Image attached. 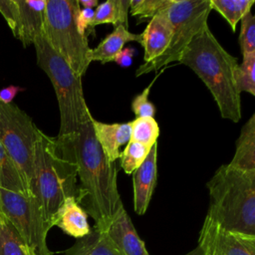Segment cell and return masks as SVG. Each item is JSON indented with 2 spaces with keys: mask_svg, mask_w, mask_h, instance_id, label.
Returning <instances> with one entry per match:
<instances>
[{
  "mask_svg": "<svg viewBox=\"0 0 255 255\" xmlns=\"http://www.w3.org/2000/svg\"><path fill=\"white\" fill-rule=\"evenodd\" d=\"M157 178V142L154 143L142 164L132 173L133 209L143 215L149 205Z\"/></svg>",
  "mask_w": 255,
  "mask_h": 255,
  "instance_id": "cell-13",
  "label": "cell"
},
{
  "mask_svg": "<svg viewBox=\"0 0 255 255\" xmlns=\"http://www.w3.org/2000/svg\"><path fill=\"white\" fill-rule=\"evenodd\" d=\"M93 130L97 141L102 147L108 160L116 162L121 157V146L130 139V124L115 123L106 124L92 119Z\"/></svg>",
  "mask_w": 255,
  "mask_h": 255,
  "instance_id": "cell-15",
  "label": "cell"
},
{
  "mask_svg": "<svg viewBox=\"0 0 255 255\" xmlns=\"http://www.w3.org/2000/svg\"><path fill=\"white\" fill-rule=\"evenodd\" d=\"M0 221H4V219H3L2 216H1V214H0Z\"/></svg>",
  "mask_w": 255,
  "mask_h": 255,
  "instance_id": "cell-36",
  "label": "cell"
},
{
  "mask_svg": "<svg viewBox=\"0 0 255 255\" xmlns=\"http://www.w3.org/2000/svg\"><path fill=\"white\" fill-rule=\"evenodd\" d=\"M24 90H25L24 88L19 86H14V85H10L6 88H3L2 90H0V102L4 104H12L15 96L19 92Z\"/></svg>",
  "mask_w": 255,
  "mask_h": 255,
  "instance_id": "cell-32",
  "label": "cell"
},
{
  "mask_svg": "<svg viewBox=\"0 0 255 255\" xmlns=\"http://www.w3.org/2000/svg\"><path fill=\"white\" fill-rule=\"evenodd\" d=\"M39 130L31 117L16 105L0 102V141L16 164L30 193Z\"/></svg>",
  "mask_w": 255,
  "mask_h": 255,
  "instance_id": "cell-8",
  "label": "cell"
},
{
  "mask_svg": "<svg viewBox=\"0 0 255 255\" xmlns=\"http://www.w3.org/2000/svg\"><path fill=\"white\" fill-rule=\"evenodd\" d=\"M95 10L81 8L76 15V25L79 33L83 36H86V30L89 29L91 21L94 17Z\"/></svg>",
  "mask_w": 255,
  "mask_h": 255,
  "instance_id": "cell-30",
  "label": "cell"
},
{
  "mask_svg": "<svg viewBox=\"0 0 255 255\" xmlns=\"http://www.w3.org/2000/svg\"><path fill=\"white\" fill-rule=\"evenodd\" d=\"M0 255H30V248L5 219L0 227Z\"/></svg>",
  "mask_w": 255,
  "mask_h": 255,
  "instance_id": "cell-24",
  "label": "cell"
},
{
  "mask_svg": "<svg viewBox=\"0 0 255 255\" xmlns=\"http://www.w3.org/2000/svg\"><path fill=\"white\" fill-rule=\"evenodd\" d=\"M158 76V75H157ZM157 76L153 79V81L139 94L135 95L131 101V111L136 116V118H153L155 114L154 105L148 100L150 89L155 82Z\"/></svg>",
  "mask_w": 255,
  "mask_h": 255,
  "instance_id": "cell-29",
  "label": "cell"
},
{
  "mask_svg": "<svg viewBox=\"0 0 255 255\" xmlns=\"http://www.w3.org/2000/svg\"><path fill=\"white\" fill-rule=\"evenodd\" d=\"M178 63L190 68L204 83L222 119L233 123L241 120V94L235 84L238 61L218 42L208 24L194 36Z\"/></svg>",
  "mask_w": 255,
  "mask_h": 255,
  "instance_id": "cell-2",
  "label": "cell"
},
{
  "mask_svg": "<svg viewBox=\"0 0 255 255\" xmlns=\"http://www.w3.org/2000/svg\"><path fill=\"white\" fill-rule=\"evenodd\" d=\"M135 54V50L132 47L124 48L115 58L114 62L122 68L130 67L132 64V58Z\"/></svg>",
  "mask_w": 255,
  "mask_h": 255,
  "instance_id": "cell-31",
  "label": "cell"
},
{
  "mask_svg": "<svg viewBox=\"0 0 255 255\" xmlns=\"http://www.w3.org/2000/svg\"><path fill=\"white\" fill-rule=\"evenodd\" d=\"M103 233L116 255H149L125 207Z\"/></svg>",
  "mask_w": 255,
  "mask_h": 255,
  "instance_id": "cell-12",
  "label": "cell"
},
{
  "mask_svg": "<svg viewBox=\"0 0 255 255\" xmlns=\"http://www.w3.org/2000/svg\"><path fill=\"white\" fill-rule=\"evenodd\" d=\"M54 226L76 239L83 238L92 231L88 215L75 197H67L63 201L55 215Z\"/></svg>",
  "mask_w": 255,
  "mask_h": 255,
  "instance_id": "cell-16",
  "label": "cell"
},
{
  "mask_svg": "<svg viewBox=\"0 0 255 255\" xmlns=\"http://www.w3.org/2000/svg\"><path fill=\"white\" fill-rule=\"evenodd\" d=\"M206 216L222 228L255 236V170L220 165L206 182Z\"/></svg>",
  "mask_w": 255,
  "mask_h": 255,
  "instance_id": "cell-4",
  "label": "cell"
},
{
  "mask_svg": "<svg viewBox=\"0 0 255 255\" xmlns=\"http://www.w3.org/2000/svg\"><path fill=\"white\" fill-rule=\"evenodd\" d=\"M227 164L241 170H255V114L242 127L236 140L235 153Z\"/></svg>",
  "mask_w": 255,
  "mask_h": 255,
  "instance_id": "cell-18",
  "label": "cell"
},
{
  "mask_svg": "<svg viewBox=\"0 0 255 255\" xmlns=\"http://www.w3.org/2000/svg\"><path fill=\"white\" fill-rule=\"evenodd\" d=\"M130 124V141L151 147L157 142L160 129L154 118H135Z\"/></svg>",
  "mask_w": 255,
  "mask_h": 255,
  "instance_id": "cell-23",
  "label": "cell"
},
{
  "mask_svg": "<svg viewBox=\"0 0 255 255\" xmlns=\"http://www.w3.org/2000/svg\"><path fill=\"white\" fill-rule=\"evenodd\" d=\"M197 246L204 255H255V236L226 230L205 216Z\"/></svg>",
  "mask_w": 255,
  "mask_h": 255,
  "instance_id": "cell-11",
  "label": "cell"
},
{
  "mask_svg": "<svg viewBox=\"0 0 255 255\" xmlns=\"http://www.w3.org/2000/svg\"><path fill=\"white\" fill-rule=\"evenodd\" d=\"M92 119L71 134L59 136L68 143L80 179L76 200L95 221L94 228L105 230L124 208L118 189V167L105 155L96 139Z\"/></svg>",
  "mask_w": 255,
  "mask_h": 255,
  "instance_id": "cell-1",
  "label": "cell"
},
{
  "mask_svg": "<svg viewBox=\"0 0 255 255\" xmlns=\"http://www.w3.org/2000/svg\"><path fill=\"white\" fill-rule=\"evenodd\" d=\"M30 255H38V254H36L34 251H32V250L30 249Z\"/></svg>",
  "mask_w": 255,
  "mask_h": 255,
  "instance_id": "cell-35",
  "label": "cell"
},
{
  "mask_svg": "<svg viewBox=\"0 0 255 255\" xmlns=\"http://www.w3.org/2000/svg\"><path fill=\"white\" fill-rule=\"evenodd\" d=\"M237 90L255 96V53L242 55V62L235 71Z\"/></svg>",
  "mask_w": 255,
  "mask_h": 255,
  "instance_id": "cell-25",
  "label": "cell"
},
{
  "mask_svg": "<svg viewBox=\"0 0 255 255\" xmlns=\"http://www.w3.org/2000/svg\"><path fill=\"white\" fill-rule=\"evenodd\" d=\"M77 164L65 139L39 130L34 151L32 195L38 201L48 226L67 197L77 194Z\"/></svg>",
  "mask_w": 255,
  "mask_h": 255,
  "instance_id": "cell-3",
  "label": "cell"
},
{
  "mask_svg": "<svg viewBox=\"0 0 255 255\" xmlns=\"http://www.w3.org/2000/svg\"><path fill=\"white\" fill-rule=\"evenodd\" d=\"M211 9L217 11L229 24L232 32H235L239 21L251 11L254 0H209Z\"/></svg>",
  "mask_w": 255,
  "mask_h": 255,
  "instance_id": "cell-22",
  "label": "cell"
},
{
  "mask_svg": "<svg viewBox=\"0 0 255 255\" xmlns=\"http://www.w3.org/2000/svg\"><path fill=\"white\" fill-rule=\"evenodd\" d=\"M33 45L37 64L51 80L58 101L61 122L58 135L71 134L93 117L84 98L82 78L51 48L43 35Z\"/></svg>",
  "mask_w": 255,
  "mask_h": 255,
  "instance_id": "cell-5",
  "label": "cell"
},
{
  "mask_svg": "<svg viewBox=\"0 0 255 255\" xmlns=\"http://www.w3.org/2000/svg\"><path fill=\"white\" fill-rule=\"evenodd\" d=\"M171 2L172 0H129V12L139 20H150L166 9Z\"/></svg>",
  "mask_w": 255,
  "mask_h": 255,
  "instance_id": "cell-27",
  "label": "cell"
},
{
  "mask_svg": "<svg viewBox=\"0 0 255 255\" xmlns=\"http://www.w3.org/2000/svg\"><path fill=\"white\" fill-rule=\"evenodd\" d=\"M184 255H204V253H203L202 250L197 246L196 248H194L193 250L189 251L188 253H186V254H184Z\"/></svg>",
  "mask_w": 255,
  "mask_h": 255,
  "instance_id": "cell-34",
  "label": "cell"
},
{
  "mask_svg": "<svg viewBox=\"0 0 255 255\" xmlns=\"http://www.w3.org/2000/svg\"><path fill=\"white\" fill-rule=\"evenodd\" d=\"M47 0H0V13L24 48L43 35Z\"/></svg>",
  "mask_w": 255,
  "mask_h": 255,
  "instance_id": "cell-10",
  "label": "cell"
},
{
  "mask_svg": "<svg viewBox=\"0 0 255 255\" xmlns=\"http://www.w3.org/2000/svg\"><path fill=\"white\" fill-rule=\"evenodd\" d=\"M151 147L135 141H128L121 152V167L127 174H132L145 160Z\"/></svg>",
  "mask_w": 255,
  "mask_h": 255,
  "instance_id": "cell-26",
  "label": "cell"
},
{
  "mask_svg": "<svg viewBox=\"0 0 255 255\" xmlns=\"http://www.w3.org/2000/svg\"><path fill=\"white\" fill-rule=\"evenodd\" d=\"M3 223V221H0V227H1V224Z\"/></svg>",
  "mask_w": 255,
  "mask_h": 255,
  "instance_id": "cell-37",
  "label": "cell"
},
{
  "mask_svg": "<svg viewBox=\"0 0 255 255\" xmlns=\"http://www.w3.org/2000/svg\"><path fill=\"white\" fill-rule=\"evenodd\" d=\"M0 188L30 195L20 171L0 141Z\"/></svg>",
  "mask_w": 255,
  "mask_h": 255,
  "instance_id": "cell-21",
  "label": "cell"
},
{
  "mask_svg": "<svg viewBox=\"0 0 255 255\" xmlns=\"http://www.w3.org/2000/svg\"><path fill=\"white\" fill-rule=\"evenodd\" d=\"M129 0H108L99 4L89 28H95L101 24H120L128 26Z\"/></svg>",
  "mask_w": 255,
  "mask_h": 255,
  "instance_id": "cell-19",
  "label": "cell"
},
{
  "mask_svg": "<svg viewBox=\"0 0 255 255\" xmlns=\"http://www.w3.org/2000/svg\"><path fill=\"white\" fill-rule=\"evenodd\" d=\"M211 10L209 0H172L165 9L172 28L170 43L160 57L150 63L141 64L135 71V76L139 77L158 71L171 63H178L185 48L207 24Z\"/></svg>",
  "mask_w": 255,
  "mask_h": 255,
  "instance_id": "cell-7",
  "label": "cell"
},
{
  "mask_svg": "<svg viewBox=\"0 0 255 255\" xmlns=\"http://www.w3.org/2000/svg\"><path fill=\"white\" fill-rule=\"evenodd\" d=\"M63 255H116L109 245L103 231L92 228L87 236L77 241Z\"/></svg>",
  "mask_w": 255,
  "mask_h": 255,
  "instance_id": "cell-20",
  "label": "cell"
},
{
  "mask_svg": "<svg viewBox=\"0 0 255 255\" xmlns=\"http://www.w3.org/2000/svg\"><path fill=\"white\" fill-rule=\"evenodd\" d=\"M171 24L165 9L153 16L142 31L140 45L144 50L143 63L147 64L160 57L167 49L171 39Z\"/></svg>",
  "mask_w": 255,
  "mask_h": 255,
  "instance_id": "cell-14",
  "label": "cell"
},
{
  "mask_svg": "<svg viewBox=\"0 0 255 255\" xmlns=\"http://www.w3.org/2000/svg\"><path fill=\"white\" fill-rule=\"evenodd\" d=\"M81 9L78 0H47L43 36L76 75L83 77L91 62L87 36L79 33L76 15Z\"/></svg>",
  "mask_w": 255,
  "mask_h": 255,
  "instance_id": "cell-6",
  "label": "cell"
},
{
  "mask_svg": "<svg viewBox=\"0 0 255 255\" xmlns=\"http://www.w3.org/2000/svg\"><path fill=\"white\" fill-rule=\"evenodd\" d=\"M128 42L140 44L141 35L129 32L125 25L116 26L114 31L103 39L96 48L91 49V62L99 61L103 65L114 62L116 56L124 49L125 44Z\"/></svg>",
  "mask_w": 255,
  "mask_h": 255,
  "instance_id": "cell-17",
  "label": "cell"
},
{
  "mask_svg": "<svg viewBox=\"0 0 255 255\" xmlns=\"http://www.w3.org/2000/svg\"><path fill=\"white\" fill-rule=\"evenodd\" d=\"M0 214L32 251L38 255H53L47 246L51 228L34 196L0 188Z\"/></svg>",
  "mask_w": 255,
  "mask_h": 255,
  "instance_id": "cell-9",
  "label": "cell"
},
{
  "mask_svg": "<svg viewBox=\"0 0 255 255\" xmlns=\"http://www.w3.org/2000/svg\"><path fill=\"white\" fill-rule=\"evenodd\" d=\"M240 23L238 42L242 55L255 53V17L252 12L245 14Z\"/></svg>",
  "mask_w": 255,
  "mask_h": 255,
  "instance_id": "cell-28",
  "label": "cell"
},
{
  "mask_svg": "<svg viewBox=\"0 0 255 255\" xmlns=\"http://www.w3.org/2000/svg\"><path fill=\"white\" fill-rule=\"evenodd\" d=\"M80 7L87 9H94L99 5L98 0H78Z\"/></svg>",
  "mask_w": 255,
  "mask_h": 255,
  "instance_id": "cell-33",
  "label": "cell"
}]
</instances>
